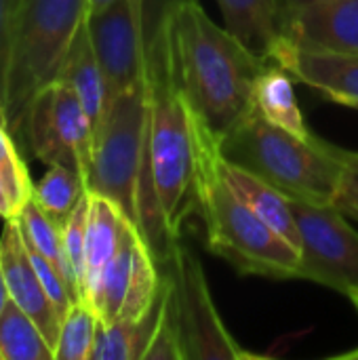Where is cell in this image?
I'll use <instances>...</instances> for the list:
<instances>
[{
  "label": "cell",
  "instance_id": "obj_31",
  "mask_svg": "<svg viewBox=\"0 0 358 360\" xmlns=\"http://www.w3.org/2000/svg\"><path fill=\"white\" fill-rule=\"evenodd\" d=\"M306 2H312V0H287V6H298V4H306Z\"/></svg>",
  "mask_w": 358,
  "mask_h": 360
},
{
  "label": "cell",
  "instance_id": "obj_15",
  "mask_svg": "<svg viewBox=\"0 0 358 360\" xmlns=\"http://www.w3.org/2000/svg\"><path fill=\"white\" fill-rule=\"evenodd\" d=\"M133 221L110 198L89 192V224H87V278L84 302L91 289L101 278L108 264L118 253L122 238Z\"/></svg>",
  "mask_w": 358,
  "mask_h": 360
},
{
  "label": "cell",
  "instance_id": "obj_14",
  "mask_svg": "<svg viewBox=\"0 0 358 360\" xmlns=\"http://www.w3.org/2000/svg\"><path fill=\"white\" fill-rule=\"evenodd\" d=\"M222 175L232 192L262 219L266 221L276 234H281L293 249H302L300 230L295 221V213L291 207V198L283 194L279 188L262 179L260 175L251 173L249 169L228 160L222 152L219 160Z\"/></svg>",
  "mask_w": 358,
  "mask_h": 360
},
{
  "label": "cell",
  "instance_id": "obj_5",
  "mask_svg": "<svg viewBox=\"0 0 358 360\" xmlns=\"http://www.w3.org/2000/svg\"><path fill=\"white\" fill-rule=\"evenodd\" d=\"M84 19L87 0H21L2 110L4 122L15 137L25 133L34 97L57 80Z\"/></svg>",
  "mask_w": 358,
  "mask_h": 360
},
{
  "label": "cell",
  "instance_id": "obj_21",
  "mask_svg": "<svg viewBox=\"0 0 358 360\" xmlns=\"http://www.w3.org/2000/svg\"><path fill=\"white\" fill-rule=\"evenodd\" d=\"M19 226H21V234L25 238V243H30L36 251H40L53 266L55 270L65 278V283L72 289L74 300L78 302V293H76V285H74V276L70 270V264L65 259V251H63V236H61V228L59 224H55L38 205L34 198L27 200V205L21 209V213L17 215Z\"/></svg>",
  "mask_w": 358,
  "mask_h": 360
},
{
  "label": "cell",
  "instance_id": "obj_30",
  "mask_svg": "<svg viewBox=\"0 0 358 360\" xmlns=\"http://www.w3.org/2000/svg\"><path fill=\"white\" fill-rule=\"evenodd\" d=\"M338 359H354V360H358V350H350V352H346V354H340Z\"/></svg>",
  "mask_w": 358,
  "mask_h": 360
},
{
  "label": "cell",
  "instance_id": "obj_24",
  "mask_svg": "<svg viewBox=\"0 0 358 360\" xmlns=\"http://www.w3.org/2000/svg\"><path fill=\"white\" fill-rule=\"evenodd\" d=\"M87 224H89V192L80 198L72 215L61 228L63 251L70 264L78 302H84V278H87Z\"/></svg>",
  "mask_w": 358,
  "mask_h": 360
},
{
  "label": "cell",
  "instance_id": "obj_20",
  "mask_svg": "<svg viewBox=\"0 0 358 360\" xmlns=\"http://www.w3.org/2000/svg\"><path fill=\"white\" fill-rule=\"evenodd\" d=\"M87 192V181L76 169L65 165H49V171L38 184H34L32 198L55 224L63 226Z\"/></svg>",
  "mask_w": 358,
  "mask_h": 360
},
{
  "label": "cell",
  "instance_id": "obj_10",
  "mask_svg": "<svg viewBox=\"0 0 358 360\" xmlns=\"http://www.w3.org/2000/svg\"><path fill=\"white\" fill-rule=\"evenodd\" d=\"M285 44L317 53L358 55V0H312L287 6Z\"/></svg>",
  "mask_w": 358,
  "mask_h": 360
},
{
  "label": "cell",
  "instance_id": "obj_18",
  "mask_svg": "<svg viewBox=\"0 0 358 360\" xmlns=\"http://www.w3.org/2000/svg\"><path fill=\"white\" fill-rule=\"evenodd\" d=\"M162 312V287L152 310L139 321H116L101 325L91 350V360H143Z\"/></svg>",
  "mask_w": 358,
  "mask_h": 360
},
{
  "label": "cell",
  "instance_id": "obj_23",
  "mask_svg": "<svg viewBox=\"0 0 358 360\" xmlns=\"http://www.w3.org/2000/svg\"><path fill=\"white\" fill-rule=\"evenodd\" d=\"M0 179L11 200L13 217L21 213L34 192V184L30 179V171L13 141V133L0 116Z\"/></svg>",
  "mask_w": 358,
  "mask_h": 360
},
{
  "label": "cell",
  "instance_id": "obj_16",
  "mask_svg": "<svg viewBox=\"0 0 358 360\" xmlns=\"http://www.w3.org/2000/svg\"><path fill=\"white\" fill-rule=\"evenodd\" d=\"M57 80L65 82L78 95V99L91 120L93 133H97V129L106 116V110H108V91H106V80H103L99 61H97L93 44H91L87 19L80 25V30L65 55V61L61 65Z\"/></svg>",
  "mask_w": 358,
  "mask_h": 360
},
{
  "label": "cell",
  "instance_id": "obj_13",
  "mask_svg": "<svg viewBox=\"0 0 358 360\" xmlns=\"http://www.w3.org/2000/svg\"><path fill=\"white\" fill-rule=\"evenodd\" d=\"M226 27L262 61L272 63L287 40V0H217Z\"/></svg>",
  "mask_w": 358,
  "mask_h": 360
},
{
  "label": "cell",
  "instance_id": "obj_9",
  "mask_svg": "<svg viewBox=\"0 0 358 360\" xmlns=\"http://www.w3.org/2000/svg\"><path fill=\"white\" fill-rule=\"evenodd\" d=\"M146 0H116L101 11L87 13V30L99 61L108 105L146 78Z\"/></svg>",
  "mask_w": 358,
  "mask_h": 360
},
{
  "label": "cell",
  "instance_id": "obj_11",
  "mask_svg": "<svg viewBox=\"0 0 358 360\" xmlns=\"http://www.w3.org/2000/svg\"><path fill=\"white\" fill-rule=\"evenodd\" d=\"M0 264L8 297L38 325L44 340L55 352L63 314L57 310V306L53 304L36 274L17 217L4 219V228L0 234Z\"/></svg>",
  "mask_w": 358,
  "mask_h": 360
},
{
  "label": "cell",
  "instance_id": "obj_29",
  "mask_svg": "<svg viewBox=\"0 0 358 360\" xmlns=\"http://www.w3.org/2000/svg\"><path fill=\"white\" fill-rule=\"evenodd\" d=\"M112 2H116V0H87V13H93V11H101V8L110 6Z\"/></svg>",
  "mask_w": 358,
  "mask_h": 360
},
{
  "label": "cell",
  "instance_id": "obj_17",
  "mask_svg": "<svg viewBox=\"0 0 358 360\" xmlns=\"http://www.w3.org/2000/svg\"><path fill=\"white\" fill-rule=\"evenodd\" d=\"M291 74L279 63H266L255 80L251 108L266 118L268 122L298 135L302 139H310L314 133L308 129L304 114L300 110L295 91H293Z\"/></svg>",
  "mask_w": 358,
  "mask_h": 360
},
{
  "label": "cell",
  "instance_id": "obj_27",
  "mask_svg": "<svg viewBox=\"0 0 358 360\" xmlns=\"http://www.w3.org/2000/svg\"><path fill=\"white\" fill-rule=\"evenodd\" d=\"M0 217H4V219L13 217L11 200H8V194H6V190H4V184H2V179H0Z\"/></svg>",
  "mask_w": 358,
  "mask_h": 360
},
{
  "label": "cell",
  "instance_id": "obj_25",
  "mask_svg": "<svg viewBox=\"0 0 358 360\" xmlns=\"http://www.w3.org/2000/svg\"><path fill=\"white\" fill-rule=\"evenodd\" d=\"M21 0H0V116L4 110V95H6V72H8V57H11V42L15 19L19 13ZM4 120V116H2Z\"/></svg>",
  "mask_w": 358,
  "mask_h": 360
},
{
  "label": "cell",
  "instance_id": "obj_8",
  "mask_svg": "<svg viewBox=\"0 0 358 360\" xmlns=\"http://www.w3.org/2000/svg\"><path fill=\"white\" fill-rule=\"evenodd\" d=\"M302 240V281L329 287L338 293L358 291V232L335 205L293 200Z\"/></svg>",
  "mask_w": 358,
  "mask_h": 360
},
{
  "label": "cell",
  "instance_id": "obj_19",
  "mask_svg": "<svg viewBox=\"0 0 358 360\" xmlns=\"http://www.w3.org/2000/svg\"><path fill=\"white\" fill-rule=\"evenodd\" d=\"M0 360H55L38 325L11 297L0 314Z\"/></svg>",
  "mask_w": 358,
  "mask_h": 360
},
{
  "label": "cell",
  "instance_id": "obj_7",
  "mask_svg": "<svg viewBox=\"0 0 358 360\" xmlns=\"http://www.w3.org/2000/svg\"><path fill=\"white\" fill-rule=\"evenodd\" d=\"M171 281L175 312L179 321L181 348L186 360H243L253 359L226 329L200 259L179 240L171 247L167 259L158 262Z\"/></svg>",
  "mask_w": 358,
  "mask_h": 360
},
{
  "label": "cell",
  "instance_id": "obj_4",
  "mask_svg": "<svg viewBox=\"0 0 358 360\" xmlns=\"http://www.w3.org/2000/svg\"><path fill=\"white\" fill-rule=\"evenodd\" d=\"M228 160L260 175L293 200L335 205L346 150L317 135L302 139L268 122L253 108L222 139Z\"/></svg>",
  "mask_w": 358,
  "mask_h": 360
},
{
  "label": "cell",
  "instance_id": "obj_12",
  "mask_svg": "<svg viewBox=\"0 0 358 360\" xmlns=\"http://www.w3.org/2000/svg\"><path fill=\"white\" fill-rule=\"evenodd\" d=\"M272 63L285 68L300 84L321 97L358 110V55L317 53L285 44Z\"/></svg>",
  "mask_w": 358,
  "mask_h": 360
},
{
  "label": "cell",
  "instance_id": "obj_6",
  "mask_svg": "<svg viewBox=\"0 0 358 360\" xmlns=\"http://www.w3.org/2000/svg\"><path fill=\"white\" fill-rule=\"evenodd\" d=\"M148 137L146 78L116 97L95 133L89 192L114 200L139 228V190Z\"/></svg>",
  "mask_w": 358,
  "mask_h": 360
},
{
  "label": "cell",
  "instance_id": "obj_32",
  "mask_svg": "<svg viewBox=\"0 0 358 360\" xmlns=\"http://www.w3.org/2000/svg\"><path fill=\"white\" fill-rule=\"evenodd\" d=\"M350 300H352V304L357 306V310H358V291H357V293H352V295H350Z\"/></svg>",
  "mask_w": 358,
  "mask_h": 360
},
{
  "label": "cell",
  "instance_id": "obj_28",
  "mask_svg": "<svg viewBox=\"0 0 358 360\" xmlns=\"http://www.w3.org/2000/svg\"><path fill=\"white\" fill-rule=\"evenodd\" d=\"M8 302V291H6V283H4V272H2V264H0V314L4 310Z\"/></svg>",
  "mask_w": 358,
  "mask_h": 360
},
{
  "label": "cell",
  "instance_id": "obj_1",
  "mask_svg": "<svg viewBox=\"0 0 358 360\" xmlns=\"http://www.w3.org/2000/svg\"><path fill=\"white\" fill-rule=\"evenodd\" d=\"M148 137L139 190V230L156 262L169 257L188 217L196 215L192 108L181 89L167 6L146 44Z\"/></svg>",
  "mask_w": 358,
  "mask_h": 360
},
{
  "label": "cell",
  "instance_id": "obj_2",
  "mask_svg": "<svg viewBox=\"0 0 358 360\" xmlns=\"http://www.w3.org/2000/svg\"><path fill=\"white\" fill-rule=\"evenodd\" d=\"M181 89L194 116L219 139L249 112L262 63L226 25H217L198 0L167 4Z\"/></svg>",
  "mask_w": 358,
  "mask_h": 360
},
{
  "label": "cell",
  "instance_id": "obj_26",
  "mask_svg": "<svg viewBox=\"0 0 358 360\" xmlns=\"http://www.w3.org/2000/svg\"><path fill=\"white\" fill-rule=\"evenodd\" d=\"M335 207L358 221V152L346 150V167L335 196Z\"/></svg>",
  "mask_w": 358,
  "mask_h": 360
},
{
  "label": "cell",
  "instance_id": "obj_22",
  "mask_svg": "<svg viewBox=\"0 0 358 360\" xmlns=\"http://www.w3.org/2000/svg\"><path fill=\"white\" fill-rule=\"evenodd\" d=\"M99 319L87 302H74L65 312L55 344V360H91Z\"/></svg>",
  "mask_w": 358,
  "mask_h": 360
},
{
  "label": "cell",
  "instance_id": "obj_3",
  "mask_svg": "<svg viewBox=\"0 0 358 360\" xmlns=\"http://www.w3.org/2000/svg\"><path fill=\"white\" fill-rule=\"evenodd\" d=\"M196 152V215L205 226L207 249L241 274L291 281L300 276L302 255L262 221L226 184L222 143L192 112Z\"/></svg>",
  "mask_w": 358,
  "mask_h": 360
}]
</instances>
